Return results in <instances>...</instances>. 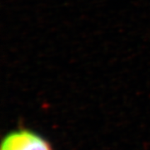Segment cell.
I'll return each mask as SVG.
<instances>
[{
	"label": "cell",
	"instance_id": "obj_1",
	"mask_svg": "<svg viewBox=\"0 0 150 150\" xmlns=\"http://www.w3.org/2000/svg\"><path fill=\"white\" fill-rule=\"evenodd\" d=\"M2 150H52L47 141L27 130L7 135L2 144Z\"/></svg>",
	"mask_w": 150,
	"mask_h": 150
}]
</instances>
